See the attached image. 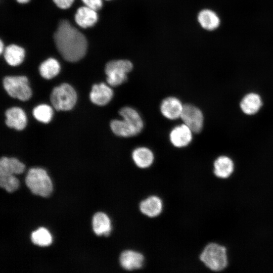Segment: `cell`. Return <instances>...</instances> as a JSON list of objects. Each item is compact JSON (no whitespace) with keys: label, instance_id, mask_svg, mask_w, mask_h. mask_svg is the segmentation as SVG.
<instances>
[{"label":"cell","instance_id":"3957f363","mask_svg":"<svg viewBox=\"0 0 273 273\" xmlns=\"http://www.w3.org/2000/svg\"><path fill=\"white\" fill-rule=\"evenodd\" d=\"M25 183L33 194L43 197L49 196L53 191L50 177L41 168H30L25 177Z\"/></svg>","mask_w":273,"mask_h":273},{"label":"cell","instance_id":"7a4b0ae2","mask_svg":"<svg viewBox=\"0 0 273 273\" xmlns=\"http://www.w3.org/2000/svg\"><path fill=\"white\" fill-rule=\"evenodd\" d=\"M199 258L206 267L215 271L223 270L228 265L226 248L215 243L207 244Z\"/></svg>","mask_w":273,"mask_h":273},{"label":"cell","instance_id":"52a82bcc","mask_svg":"<svg viewBox=\"0 0 273 273\" xmlns=\"http://www.w3.org/2000/svg\"><path fill=\"white\" fill-rule=\"evenodd\" d=\"M180 118L193 132L198 133L201 131L204 117L202 112L198 107L191 104L184 105Z\"/></svg>","mask_w":273,"mask_h":273},{"label":"cell","instance_id":"ffe728a7","mask_svg":"<svg viewBox=\"0 0 273 273\" xmlns=\"http://www.w3.org/2000/svg\"><path fill=\"white\" fill-rule=\"evenodd\" d=\"M93 228L98 236H108L111 230V221L108 215L103 212H97L93 216Z\"/></svg>","mask_w":273,"mask_h":273},{"label":"cell","instance_id":"9c48e42d","mask_svg":"<svg viewBox=\"0 0 273 273\" xmlns=\"http://www.w3.org/2000/svg\"><path fill=\"white\" fill-rule=\"evenodd\" d=\"M191 129L185 124L174 127L171 131L169 139L171 144L177 148L188 145L192 140Z\"/></svg>","mask_w":273,"mask_h":273},{"label":"cell","instance_id":"9a60e30c","mask_svg":"<svg viewBox=\"0 0 273 273\" xmlns=\"http://www.w3.org/2000/svg\"><path fill=\"white\" fill-rule=\"evenodd\" d=\"M213 172L216 176L226 178L231 176L234 170V163L232 159L225 155L218 157L213 163Z\"/></svg>","mask_w":273,"mask_h":273},{"label":"cell","instance_id":"e0dca14e","mask_svg":"<svg viewBox=\"0 0 273 273\" xmlns=\"http://www.w3.org/2000/svg\"><path fill=\"white\" fill-rule=\"evenodd\" d=\"M24 169V164L15 158L3 157L0 160V175L21 174Z\"/></svg>","mask_w":273,"mask_h":273},{"label":"cell","instance_id":"30bf717a","mask_svg":"<svg viewBox=\"0 0 273 273\" xmlns=\"http://www.w3.org/2000/svg\"><path fill=\"white\" fill-rule=\"evenodd\" d=\"M184 105L177 98L169 97L163 100L160 106L162 115L167 119L174 120L180 117Z\"/></svg>","mask_w":273,"mask_h":273},{"label":"cell","instance_id":"5bb4252c","mask_svg":"<svg viewBox=\"0 0 273 273\" xmlns=\"http://www.w3.org/2000/svg\"><path fill=\"white\" fill-rule=\"evenodd\" d=\"M163 204L161 199L156 196H151L142 201L139 209L144 215L149 217H154L162 212Z\"/></svg>","mask_w":273,"mask_h":273},{"label":"cell","instance_id":"ac0fdd59","mask_svg":"<svg viewBox=\"0 0 273 273\" xmlns=\"http://www.w3.org/2000/svg\"><path fill=\"white\" fill-rule=\"evenodd\" d=\"M197 20L201 27L209 31L216 29L220 24V19L217 14L208 9H203L199 12Z\"/></svg>","mask_w":273,"mask_h":273},{"label":"cell","instance_id":"ba28073f","mask_svg":"<svg viewBox=\"0 0 273 273\" xmlns=\"http://www.w3.org/2000/svg\"><path fill=\"white\" fill-rule=\"evenodd\" d=\"M144 262V255L132 250H124L119 256L120 264L123 269L127 270H133L141 268Z\"/></svg>","mask_w":273,"mask_h":273},{"label":"cell","instance_id":"83f0119b","mask_svg":"<svg viewBox=\"0 0 273 273\" xmlns=\"http://www.w3.org/2000/svg\"><path fill=\"white\" fill-rule=\"evenodd\" d=\"M86 6L96 11L100 10L102 7V0H81Z\"/></svg>","mask_w":273,"mask_h":273},{"label":"cell","instance_id":"d4e9b609","mask_svg":"<svg viewBox=\"0 0 273 273\" xmlns=\"http://www.w3.org/2000/svg\"><path fill=\"white\" fill-rule=\"evenodd\" d=\"M33 243L40 246H47L52 242V236L49 232L44 228H40L33 232L31 235Z\"/></svg>","mask_w":273,"mask_h":273},{"label":"cell","instance_id":"cb8c5ba5","mask_svg":"<svg viewBox=\"0 0 273 273\" xmlns=\"http://www.w3.org/2000/svg\"><path fill=\"white\" fill-rule=\"evenodd\" d=\"M60 70L59 62L54 58H49L43 62L39 67L40 75L48 79L56 76Z\"/></svg>","mask_w":273,"mask_h":273},{"label":"cell","instance_id":"d6986e66","mask_svg":"<svg viewBox=\"0 0 273 273\" xmlns=\"http://www.w3.org/2000/svg\"><path fill=\"white\" fill-rule=\"evenodd\" d=\"M132 158L138 167L146 168L152 164L154 157L153 152L149 148L139 147L132 152Z\"/></svg>","mask_w":273,"mask_h":273},{"label":"cell","instance_id":"2e32d148","mask_svg":"<svg viewBox=\"0 0 273 273\" xmlns=\"http://www.w3.org/2000/svg\"><path fill=\"white\" fill-rule=\"evenodd\" d=\"M75 20L81 27H92L98 20L96 11L87 6L78 8L75 15Z\"/></svg>","mask_w":273,"mask_h":273},{"label":"cell","instance_id":"484cf974","mask_svg":"<svg viewBox=\"0 0 273 273\" xmlns=\"http://www.w3.org/2000/svg\"><path fill=\"white\" fill-rule=\"evenodd\" d=\"M53 114L52 108L46 104L38 105L33 110V115L35 119L43 123L49 122L52 119Z\"/></svg>","mask_w":273,"mask_h":273},{"label":"cell","instance_id":"f546056e","mask_svg":"<svg viewBox=\"0 0 273 273\" xmlns=\"http://www.w3.org/2000/svg\"><path fill=\"white\" fill-rule=\"evenodd\" d=\"M3 51V43L2 41L1 40L0 41V53L1 54L2 53Z\"/></svg>","mask_w":273,"mask_h":273},{"label":"cell","instance_id":"7402d4cb","mask_svg":"<svg viewBox=\"0 0 273 273\" xmlns=\"http://www.w3.org/2000/svg\"><path fill=\"white\" fill-rule=\"evenodd\" d=\"M25 57L24 50L17 45L11 44L4 51V58L10 65L15 66L20 64Z\"/></svg>","mask_w":273,"mask_h":273},{"label":"cell","instance_id":"7c38bea8","mask_svg":"<svg viewBox=\"0 0 273 273\" xmlns=\"http://www.w3.org/2000/svg\"><path fill=\"white\" fill-rule=\"evenodd\" d=\"M263 104L261 97L255 93H249L245 95L240 103L242 111L248 115L257 113Z\"/></svg>","mask_w":273,"mask_h":273},{"label":"cell","instance_id":"4316f807","mask_svg":"<svg viewBox=\"0 0 273 273\" xmlns=\"http://www.w3.org/2000/svg\"><path fill=\"white\" fill-rule=\"evenodd\" d=\"M0 186L8 192H13L19 188V181L14 175H0Z\"/></svg>","mask_w":273,"mask_h":273},{"label":"cell","instance_id":"277c9868","mask_svg":"<svg viewBox=\"0 0 273 273\" xmlns=\"http://www.w3.org/2000/svg\"><path fill=\"white\" fill-rule=\"evenodd\" d=\"M132 68V63L128 60H115L108 62L105 69L108 83L111 86H116L125 82L127 79V73Z\"/></svg>","mask_w":273,"mask_h":273},{"label":"cell","instance_id":"5b68a950","mask_svg":"<svg viewBox=\"0 0 273 273\" xmlns=\"http://www.w3.org/2000/svg\"><path fill=\"white\" fill-rule=\"evenodd\" d=\"M77 100V95L72 86L63 83L55 87L51 95V101L57 110L68 111L74 106Z\"/></svg>","mask_w":273,"mask_h":273},{"label":"cell","instance_id":"4fadbf2b","mask_svg":"<svg viewBox=\"0 0 273 273\" xmlns=\"http://www.w3.org/2000/svg\"><path fill=\"white\" fill-rule=\"evenodd\" d=\"M6 123L9 127L17 130L24 129L27 124L24 111L19 107H12L6 112Z\"/></svg>","mask_w":273,"mask_h":273},{"label":"cell","instance_id":"6da1fadb","mask_svg":"<svg viewBox=\"0 0 273 273\" xmlns=\"http://www.w3.org/2000/svg\"><path fill=\"white\" fill-rule=\"evenodd\" d=\"M56 48L69 62H76L85 54L87 41L84 35L66 20H62L54 34Z\"/></svg>","mask_w":273,"mask_h":273},{"label":"cell","instance_id":"4dcf8cb0","mask_svg":"<svg viewBox=\"0 0 273 273\" xmlns=\"http://www.w3.org/2000/svg\"><path fill=\"white\" fill-rule=\"evenodd\" d=\"M17 1L21 4H24L28 2L29 0H17Z\"/></svg>","mask_w":273,"mask_h":273},{"label":"cell","instance_id":"f1b7e54d","mask_svg":"<svg viewBox=\"0 0 273 273\" xmlns=\"http://www.w3.org/2000/svg\"><path fill=\"white\" fill-rule=\"evenodd\" d=\"M53 1L59 8L66 9L71 6L74 0H53Z\"/></svg>","mask_w":273,"mask_h":273},{"label":"cell","instance_id":"1f68e13d","mask_svg":"<svg viewBox=\"0 0 273 273\" xmlns=\"http://www.w3.org/2000/svg\"><path fill=\"white\" fill-rule=\"evenodd\" d=\"M106 1H110V0H106Z\"/></svg>","mask_w":273,"mask_h":273},{"label":"cell","instance_id":"44dd1931","mask_svg":"<svg viewBox=\"0 0 273 273\" xmlns=\"http://www.w3.org/2000/svg\"><path fill=\"white\" fill-rule=\"evenodd\" d=\"M123 119L133 126L139 133L144 126L143 120L139 113L129 107L122 108L119 111Z\"/></svg>","mask_w":273,"mask_h":273},{"label":"cell","instance_id":"8fae6325","mask_svg":"<svg viewBox=\"0 0 273 273\" xmlns=\"http://www.w3.org/2000/svg\"><path fill=\"white\" fill-rule=\"evenodd\" d=\"M113 96L112 88L104 83L94 84L90 93L91 101L99 106L107 104Z\"/></svg>","mask_w":273,"mask_h":273},{"label":"cell","instance_id":"603a6c76","mask_svg":"<svg viewBox=\"0 0 273 273\" xmlns=\"http://www.w3.org/2000/svg\"><path fill=\"white\" fill-rule=\"evenodd\" d=\"M112 132L116 135L122 137H130L138 134L136 129L124 119L113 120L110 122Z\"/></svg>","mask_w":273,"mask_h":273},{"label":"cell","instance_id":"8992f818","mask_svg":"<svg viewBox=\"0 0 273 273\" xmlns=\"http://www.w3.org/2000/svg\"><path fill=\"white\" fill-rule=\"evenodd\" d=\"M3 85L7 93L13 98L25 101L31 97V89L25 76H6L3 79Z\"/></svg>","mask_w":273,"mask_h":273}]
</instances>
